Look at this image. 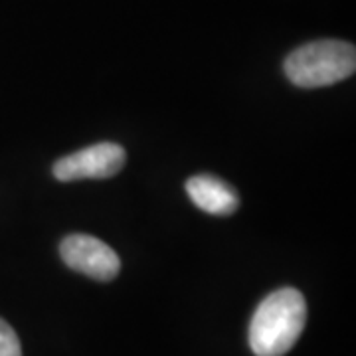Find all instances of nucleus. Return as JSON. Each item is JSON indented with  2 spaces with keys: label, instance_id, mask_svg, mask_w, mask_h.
Segmentation results:
<instances>
[{
  "label": "nucleus",
  "instance_id": "20e7f679",
  "mask_svg": "<svg viewBox=\"0 0 356 356\" xmlns=\"http://www.w3.org/2000/svg\"><path fill=\"white\" fill-rule=\"evenodd\" d=\"M127 154L117 143H97L60 159L54 165V177L62 182L83 178H109L125 165Z\"/></svg>",
  "mask_w": 356,
  "mask_h": 356
},
{
  "label": "nucleus",
  "instance_id": "f03ea898",
  "mask_svg": "<svg viewBox=\"0 0 356 356\" xmlns=\"http://www.w3.org/2000/svg\"><path fill=\"white\" fill-rule=\"evenodd\" d=\"M283 70L297 88H325L355 74L356 50L348 42L318 40L293 50Z\"/></svg>",
  "mask_w": 356,
  "mask_h": 356
},
{
  "label": "nucleus",
  "instance_id": "423d86ee",
  "mask_svg": "<svg viewBox=\"0 0 356 356\" xmlns=\"http://www.w3.org/2000/svg\"><path fill=\"white\" fill-rule=\"evenodd\" d=\"M0 356H22V346L14 329L0 318Z\"/></svg>",
  "mask_w": 356,
  "mask_h": 356
},
{
  "label": "nucleus",
  "instance_id": "39448f33",
  "mask_svg": "<svg viewBox=\"0 0 356 356\" xmlns=\"http://www.w3.org/2000/svg\"><path fill=\"white\" fill-rule=\"evenodd\" d=\"M186 192L200 210L214 216H229L238 210L240 196L226 180L212 175H198L186 180Z\"/></svg>",
  "mask_w": 356,
  "mask_h": 356
},
{
  "label": "nucleus",
  "instance_id": "f257e3e1",
  "mask_svg": "<svg viewBox=\"0 0 356 356\" xmlns=\"http://www.w3.org/2000/svg\"><path fill=\"white\" fill-rule=\"evenodd\" d=\"M305 297L293 287L269 293L250 323V348L255 356H283L305 329Z\"/></svg>",
  "mask_w": 356,
  "mask_h": 356
},
{
  "label": "nucleus",
  "instance_id": "7ed1b4c3",
  "mask_svg": "<svg viewBox=\"0 0 356 356\" xmlns=\"http://www.w3.org/2000/svg\"><path fill=\"white\" fill-rule=\"evenodd\" d=\"M60 255L67 267L91 280L111 281L121 269V259L102 240L88 234H72L60 245Z\"/></svg>",
  "mask_w": 356,
  "mask_h": 356
}]
</instances>
